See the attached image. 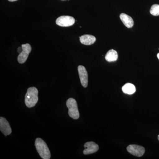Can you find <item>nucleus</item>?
Returning a JSON list of instances; mask_svg holds the SVG:
<instances>
[{"label": "nucleus", "mask_w": 159, "mask_h": 159, "mask_svg": "<svg viewBox=\"0 0 159 159\" xmlns=\"http://www.w3.org/2000/svg\"><path fill=\"white\" fill-rule=\"evenodd\" d=\"M38 101V90L34 87L28 89L25 97V103L29 108L34 107Z\"/></svg>", "instance_id": "nucleus-1"}, {"label": "nucleus", "mask_w": 159, "mask_h": 159, "mask_svg": "<svg viewBox=\"0 0 159 159\" xmlns=\"http://www.w3.org/2000/svg\"><path fill=\"white\" fill-rule=\"evenodd\" d=\"M35 146L40 156L43 159H49L51 157V152L45 142L37 138L35 141Z\"/></svg>", "instance_id": "nucleus-2"}, {"label": "nucleus", "mask_w": 159, "mask_h": 159, "mask_svg": "<svg viewBox=\"0 0 159 159\" xmlns=\"http://www.w3.org/2000/svg\"><path fill=\"white\" fill-rule=\"evenodd\" d=\"M66 106L69 109V116L74 119H79L80 114L76 100L73 98H69L67 101Z\"/></svg>", "instance_id": "nucleus-3"}, {"label": "nucleus", "mask_w": 159, "mask_h": 159, "mask_svg": "<svg viewBox=\"0 0 159 159\" xmlns=\"http://www.w3.org/2000/svg\"><path fill=\"white\" fill-rule=\"evenodd\" d=\"M75 22V19L69 16H60L56 20V24L61 27H70L74 25Z\"/></svg>", "instance_id": "nucleus-4"}, {"label": "nucleus", "mask_w": 159, "mask_h": 159, "mask_svg": "<svg viewBox=\"0 0 159 159\" xmlns=\"http://www.w3.org/2000/svg\"><path fill=\"white\" fill-rule=\"evenodd\" d=\"M22 48L23 49L22 51L19 54L17 58L18 61L20 64H23L25 62L31 51V46L29 43L23 44Z\"/></svg>", "instance_id": "nucleus-5"}, {"label": "nucleus", "mask_w": 159, "mask_h": 159, "mask_svg": "<svg viewBox=\"0 0 159 159\" xmlns=\"http://www.w3.org/2000/svg\"><path fill=\"white\" fill-rule=\"evenodd\" d=\"M127 151L131 154L137 157H141L145 152V149L142 146L137 145H130L127 147Z\"/></svg>", "instance_id": "nucleus-6"}, {"label": "nucleus", "mask_w": 159, "mask_h": 159, "mask_svg": "<svg viewBox=\"0 0 159 159\" xmlns=\"http://www.w3.org/2000/svg\"><path fill=\"white\" fill-rule=\"evenodd\" d=\"M78 71L81 84L84 88L87 87L88 84V75L85 68L83 66H79L78 67Z\"/></svg>", "instance_id": "nucleus-7"}, {"label": "nucleus", "mask_w": 159, "mask_h": 159, "mask_svg": "<svg viewBox=\"0 0 159 159\" xmlns=\"http://www.w3.org/2000/svg\"><path fill=\"white\" fill-rule=\"evenodd\" d=\"M85 149L83 151L84 155H89L97 152L99 150V147L98 145L93 142H86L84 145Z\"/></svg>", "instance_id": "nucleus-8"}, {"label": "nucleus", "mask_w": 159, "mask_h": 159, "mask_svg": "<svg viewBox=\"0 0 159 159\" xmlns=\"http://www.w3.org/2000/svg\"><path fill=\"white\" fill-rule=\"evenodd\" d=\"M0 130L6 136L10 134L11 133L9 122L5 118L2 117L0 118Z\"/></svg>", "instance_id": "nucleus-9"}, {"label": "nucleus", "mask_w": 159, "mask_h": 159, "mask_svg": "<svg viewBox=\"0 0 159 159\" xmlns=\"http://www.w3.org/2000/svg\"><path fill=\"white\" fill-rule=\"evenodd\" d=\"M80 43L85 45H90L96 42V38L95 36L90 34H84L80 37Z\"/></svg>", "instance_id": "nucleus-10"}, {"label": "nucleus", "mask_w": 159, "mask_h": 159, "mask_svg": "<svg viewBox=\"0 0 159 159\" xmlns=\"http://www.w3.org/2000/svg\"><path fill=\"white\" fill-rule=\"evenodd\" d=\"M120 18L122 22L127 28H131L134 26L133 20L131 17L127 14L122 13L120 14Z\"/></svg>", "instance_id": "nucleus-11"}, {"label": "nucleus", "mask_w": 159, "mask_h": 159, "mask_svg": "<svg viewBox=\"0 0 159 159\" xmlns=\"http://www.w3.org/2000/svg\"><path fill=\"white\" fill-rule=\"evenodd\" d=\"M106 60L108 62L116 61L118 58V54L116 51L111 49L107 53L105 57Z\"/></svg>", "instance_id": "nucleus-12"}, {"label": "nucleus", "mask_w": 159, "mask_h": 159, "mask_svg": "<svg viewBox=\"0 0 159 159\" xmlns=\"http://www.w3.org/2000/svg\"><path fill=\"white\" fill-rule=\"evenodd\" d=\"M122 92L125 94L132 95L136 92V88L134 84L126 83L122 87Z\"/></svg>", "instance_id": "nucleus-13"}, {"label": "nucleus", "mask_w": 159, "mask_h": 159, "mask_svg": "<svg viewBox=\"0 0 159 159\" xmlns=\"http://www.w3.org/2000/svg\"><path fill=\"white\" fill-rule=\"evenodd\" d=\"M151 14L154 16H159V5L154 4L152 6L150 10Z\"/></svg>", "instance_id": "nucleus-14"}, {"label": "nucleus", "mask_w": 159, "mask_h": 159, "mask_svg": "<svg viewBox=\"0 0 159 159\" xmlns=\"http://www.w3.org/2000/svg\"><path fill=\"white\" fill-rule=\"evenodd\" d=\"M23 49L21 47H20V48H18V52L19 54L21 53V52H22V51Z\"/></svg>", "instance_id": "nucleus-15"}, {"label": "nucleus", "mask_w": 159, "mask_h": 159, "mask_svg": "<svg viewBox=\"0 0 159 159\" xmlns=\"http://www.w3.org/2000/svg\"><path fill=\"white\" fill-rule=\"evenodd\" d=\"M8 1H9V2H15V1H17V0H8Z\"/></svg>", "instance_id": "nucleus-16"}, {"label": "nucleus", "mask_w": 159, "mask_h": 159, "mask_svg": "<svg viewBox=\"0 0 159 159\" xmlns=\"http://www.w3.org/2000/svg\"><path fill=\"white\" fill-rule=\"evenodd\" d=\"M157 57L158 58L159 60V53H158V54H157Z\"/></svg>", "instance_id": "nucleus-17"}, {"label": "nucleus", "mask_w": 159, "mask_h": 159, "mask_svg": "<svg viewBox=\"0 0 159 159\" xmlns=\"http://www.w3.org/2000/svg\"><path fill=\"white\" fill-rule=\"evenodd\" d=\"M158 139L159 141V135L158 136Z\"/></svg>", "instance_id": "nucleus-18"}, {"label": "nucleus", "mask_w": 159, "mask_h": 159, "mask_svg": "<svg viewBox=\"0 0 159 159\" xmlns=\"http://www.w3.org/2000/svg\"><path fill=\"white\" fill-rule=\"evenodd\" d=\"M62 1H64V0H62Z\"/></svg>", "instance_id": "nucleus-19"}]
</instances>
